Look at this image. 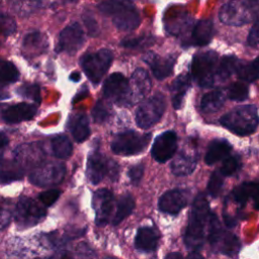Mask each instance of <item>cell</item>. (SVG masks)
Returning <instances> with one entry per match:
<instances>
[{
	"label": "cell",
	"mask_w": 259,
	"mask_h": 259,
	"mask_svg": "<svg viewBox=\"0 0 259 259\" xmlns=\"http://www.w3.org/2000/svg\"><path fill=\"white\" fill-rule=\"evenodd\" d=\"M209 214L208 202L205 196L199 193L193 201L184 235L185 246L192 253L198 252L203 245L204 228Z\"/></svg>",
	"instance_id": "1"
},
{
	"label": "cell",
	"mask_w": 259,
	"mask_h": 259,
	"mask_svg": "<svg viewBox=\"0 0 259 259\" xmlns=\"http://www.w3.org/2000/svg\"><path fill=\"white\" fill-rule=\"evenodd\" d=\"M98 8L103 14L112 18L113 24L119 30L132 31L140 25V14L130 0H105Z\"/></svg>",
	"instance_id": "2"
},
{
	"label": "cell",
	"mask_w": 259,
	"mask_h": 259,
	"mask_svg": "<svg viewBox=\"0 0 259 259\" xmlns=\"http://www.w3.org/2000/svg\"><path fill=\"white\" fill-rule=\"evenodd\" d=\"M223 126L238 136L253 134L259 123V116L254 105L238 106L220 118Z\"/></svg>",
	"instance_id": "3"
},
{
	"label": "cell",
	"mask_w": 259,
	"mask_h": 259,
	"mask_svg": "<svg viewBox=\"0 0 259 259\" xmlns=\"http://www.w3.org/2000/svg\"><path fill=\"white\" fill-rule=\"evenodd\" d=\"M258 13V0H231L221 8L220 19L225 24L240 26L253 21Z\"/></svg>",
	"instance_id": "4"
},
{
	"label": "cell",
	"mask_w": 259,
	"mask_h": 259,
	"mask_svg": "<svg viewBox=\"0 0 259 259\" xmlns=\"http://www.w3.org/2000/svg\"><path fill=\"white\" fill-rule=\"evenodd\" d=\"M218 60L217 53L212 51L198 53L193 57L191 73L200 87L207 88L213 84L219 66Z\"/></svg>",
	"instance_id": "5"
},
{
	"label": "cell",
	"mask_w": 259,
	"mask_h": 259,
	"mask_svg": "<svg viewBox=\"0 0 259 259\" xmlns=\"http://www.w3.org/2000/svg\"><path fill=\"white\" fill-rule=\"evenodd\" d=\"M112 53L107 49H101L96 53H89L82 57L81 66L93 84H98L110 67Z\"/></svg>",
	"instance_id": "6"
},
{
	"label": "cell",
	"mask_w": 259,
	"mask_h": 259,
	"mask_svg": "<svg viewBox=\"0 0 259 259\" xmlns=\"http://www.w3.org/2000/svg\"><path fill=\"white\" fill-rule=\"evenodd\" d=\"M151 140V134L140 135L127 131L117 135L111 142V150L118 155L131 156L143 152Z\"/></svg>",
	"instance_id": "7"
},
{
	"label": "cell",
	"mask_w": 259,
	"mask_h": 259,
	"mask_svg": "<svg viewBox=\"0 0 259 259\" xmlns=\"http://www.w3.org/2000/svg\"><path fill=\"white\" fill-rule=\"evenodd\" d=\"M166 107L165 97L158 93L140 105L136 112V122L141 128H149L162 117Z\"/></svg>",
	"instance_id": "8"
},
{
	"label": "cell",
	"mask_w": 259,
	"mask_h": 259,
	"mask_svg": "<svg viewBox=\"0 0 259 259\" xmlns=\"http://www.w3.org/2000/svg\"><path fill=\"white\" fill-rule=\"evenodd\" d=\"M66 174V167L60 162H49L37 166L30 174L29 180L32 184L45 187L61 183Z\"/></svg>",
	"instance_id": "9"
},
{
	"label": "cell",
	"mask_w": 259,
	"mask_h": 259,
	"mask_svg": "<svg viewBox=\"0 0 259 259\" xmlns=\"http://www.w3.org/2000/svg\"><path fill=\"white\" fill-rule=\"evenodd\" d=\"M46 217V210L33 199L21 197L17 202L14 219L18 227L30 228L38 224Z\"/></svg>",
	"instance_id": "10"
},
{
	"label": "cell",
	"mask_w": 259,
	"mask_h": 259,
	"mask_svg": "<svg viewBox=\"0 0 259 259\" xmlns=\"http://www.w3.org/2000/svg\"><path fill=\"white\" fill-rule=\"evenodd\" d=\"M128 91L130 81L121 73H112L103 85V96L120 105H126Z\"/></svg>",
	"instance_id": "11"
},
{
	"label": "cell",
	"mask_w": 259,
	"mask_h": 259,
	"mask_svg": "<svg viewBox=\"0 0 259 259\" xmlns=\"http://www.w3.org/2000/svg\"><path fill=\"white\" fill-rule=\"evenodd\" d=\"M84 41L85 37L82 27L76 22L72 23L61 31L57 45V52L75 54L82 48Z\"/></svg>",
	"instance_id": "12"
},
{
	"label": "cell",
	"mask_w": 259,
	"mask_h": 259,
	"mask_svg": "<svg viewBox=\"0 0 259 259\" xmlns=\"http://www.w3.org/2000/svg\"><path fill=\"white\" fill-rule=\"evenodd\" d=\"M113 194L108 189H98L92 198V207L95 211V223L97 226H104L108 223L113 207Z\"/></svg>",
	"instance_id": "13"
},
{
	"label": "cell",
	"mask_w": 259,
	"mask_h": 259,
	"mask_svg": "<svg viewBox=\"0 0 259 259\" xmlns=\"http://www.w3.org/2000/svg\"><path fill=\"white\" fill-rule=\"evenodd\" d=\"M151 79L146 70L137 69L130 80V91L126 105H133L140 102L148 95L151 90Z\"/></svg>",
	"instance_id": "14"
},
{
	"label": "cell",
	"mask_w": 259,
	"mask_h": 259,
	"mask_svg": "<svg viewBox=\"0 0 259 259\" xmlns=\"http://www.w3.org/2000/svg\"><path fill=\"white\" fill-rule=\"evenodd\" d=\"M177 149V136L174 132L168 131L159 135L153 146H152V156L159 162L164 163L172 158Z\"/></svg>",
	"instance_id": "15"
},
{
	"label": "cell",
	"mask_w": 259,
	"mask_h": 259,
	"mask_svg": "<svg viewBox=\"0 0 259 259\" xmlns=\"http://www.w3.org/2000/svg\"><path fill=\"white\" fill-rule=\"evenodd\" d=\"M111 161H107L97 150L90 153L87 160L86 175L91 183L98 184L108 174Z\"/></svg>",
	"instance_id": "16"
},
{
	"label": "cell",
	"mask_w": 259,
	"mask_h": 259,
	"mask_svg": "<svg viewBox=\"0 0 259 259\" xmlns=\"http://www.w3.org/2000/svg\"><path fill=\"white\" fill-rule=\"evenodd\" d=\"M186 204L187 193L182 189H172L165 192L158 202L159 209L169 214H177Z\"/></svg>",
	"instance_id": "17"
},
{
	"label": "cell",
	"mask_w": 259,
	"mask_h": 259,
	"mask_svg": "<svg viewBox=\"0 0 259 259\" xmlns=\"http://www.w3.org/2000/svg\"><path fill=\"white\" fill-rule=\"evenodd\" d=\"M144 61L150 66L154 76L159 80L167 78L172 73L175 63L173 57L161 58L152 52H149L144 56Z\"/></svg>",
	"instance_id": "18"
},
{
	"label": "cell",
	"mask_w": 259,
	"mask_h": 259,
	"mask_svg": "<svg viewBox=\"0 0 259 259\" xmlns=\"http://www.w3.org/2000/svg\"><path fill=\"white\" fill-rule=\"evenodd\" d=\"M36 110L37 107L35 104L22 102L6 108L3 111L2 118L7 123H17L31 119L35 115Z\"/></svg>",
	"instance_id": "19"
},
{
	"label": "cell",
	"mask_w": 259,
	"mask_h": 259,
	"mask_svg": "<svg viewBox=\"0 0 259 259\" xmlns=\"http://www.w3.org/2000/svg\"><path fill=\"white\" fill-rule=\"evenodd\" d=\"M158 239V234L153 228H140L135 238V247L142 252H153L157 248Z\"/></svg>",
	"instance_id": "20"
},
{
	"label": "cell",
	"mask_w": 259,
	"mask_h": 259,
	"mask_svg": "<svg viewBox=\"0 0 259 259\" xmlns=\"http://www.w3.org/2000/svg\"><path fill=\"white\" fill-rule=\"evenodd\" d=\"M233 197L236 202L244 204L249 198L254 200V207L259 210V184L255 182H245L236 187L233 192Z\"/></svg>",
	"instance_id": "21"
},
{
	"label": "cell",
	"mask_w": 259,
	"mask_h": 259,
	"mask_svg": "<svg viewBox=\"0 0 259 259\" xmlns=\"http://www.w3.org/2000/svg\"><path fill=\"white\" fill-rule=\"evenodd\" d=\"M231 151L232 146L227 140L215 139L211 141L210 144L208 145L204 161L207 165H212L215 162L228 157Z\"/></svg>",
	"instance_id": "22"
},
{
	"label": "cell",
	"mask_w": 259,
	"mask_h": 259,
	"mask_svg": "<svg viewBox=\"0 0 259 259\" xmlns=\"http://www.w3.org/2000/svg\"><path fill=\"white\" fill-rule=\"evenodd\" d=\"M196 167V158L193 154L186 152L179 153L171 163V170L177 176H185L194 171Z\"/></svg>",
	"instance_id": "23"
},
{
	"label": "cell",
	"mask_w": 259,
	"mask_h": 259,
	"mask_svg": "<svg viewBox=\"0 0 259 259\" xmlns=\"http://www.w3.org/2000/svg\"><path fill=\"white\" fill-rule=\"evenodd\" d=\"M213 35V23L210 19L198 20L192 30V42L195 46H206Z\"/></svg>",
	"instance_id": "24"
},
{
	"label": "cell",
	"mask_w": 259,
	"mask_h": 259,
	"mask_svg": "<svg viewBox=\"0 0 259 259\" xmlns=\"http://www.w3.org/2000/svg\"><path fill=\"white\" fill-rule=\"evenodd\" d=\"M23 51L27 53V55H38L44 53L48 48V40L45 34L33 31L28 33L22 45Z\"/></svg>",
	"instance_id": "25"
},
{
	"label": "cell",
	"mask_w": 259,
	"mask_h": 259,
	"mask_svg": "<svg viewBox=\"0 0 259 259\" xmlns=\"http://www.w3.org/2000/svg\"><path fill=\"white\" fill-rule=\"evenodd\" d=\"M70 130L76 142H84L90 135L88 119L85 114L77 113L70 118Z\"/></svg>",
	"instance_id": "26"
},
{
	"label": "cell",
	"mask_w": 259,
	"mask_h": 259,
	"mask_svg": "<svg viewBox=\"0 0 259 259\" xmlns=\"http://www.w3.org/2000/svg\"><path fill=\"white\" fill-rule=\"evenodd\" d=\"M227 93L223 90H213L204 94L201 98L200 107L204 113H213L222 108L225 103Z\"/></svg>",
	"instance_id": "27"
},
{
	"label": "cell",
	"mask_w": 259,
	"mask_h": 259,
	"mask_svg": "<svg viewBox=\"0 0 259 259\" xmlns=\"http://www.w3.org/2000/svg\"><path fill=\"white\" fill-rule=\"evenodd\" d=\"M189 87H190V76L186 73L179 75L171 84L170 89L172 92H174L172 103L175 109H178L181 107L183 97Z\"/></svg>",
	"instance_id": "28"
},
{
	"label": "cell",
	"mask_w": 259,
	"mask_h": 259,
	"mask_svg": "<svg viewBox=\"0 0 259 259\" xmlns=\"http://www.w3.org/2000/svg\"><path fill=\"white\" fill-rule=\"evenodd\" d=\"M212 246L217 247L219 252L223 254L233 255L238 253L241 245L238 238L235 235L223 231V233L220 235V237L217 239Z\"/></svg>",
	"instance_id": "29"
},
{
	"label": "cell",
	"mask_w": 259,
	"mask_h": 259,
	"mask_svg": "<svg viewBox=\"0 0 259 259\" xmlns=\"http://www.w3.org/2000/svg\"><path fill=\"white\" fill-rule=\"evenodd\" d=\"M135 208V199L131 194H124L122 195L116 205V211L113 217L112 224L114 226L120 224L126 217H128Z\"/></svg>",
	"instance_id": "30"
},
{
	"label": "cell",
	"mask_w": 259,
	"mask_h": 259,
	"mask_svg": "<svg viewBox=\"0 0 259 259\" xmlns=\"http://www.w3.org/2000/svg\"><path fill=\"white\" fill-rule=\"evenodd\" d=\"M52 150L57 158L67 159L71 156L73 147L67 136L59 135L52 140Z\"/></svg>",
	"instance_id": "31"
},
{
	"label": "cell",
	"mask_w": 259,
	"mask_h": 259,
	"mask_svg": "<svg viewBox=\"0 0 259 259\" xmlns=\"http://www.w3.org/2000/svg\"><path fill=\"white\" fill-rule=\"evenodd\" d=\"M241 61L235 56H226L222 59L218 66L217 76L221 80H225L229 78L232 74L237 72V69L240 65Z\"/></svg>",
	"instance_id": "32"
},
{
	"label": "cell",
	"mask_w": 259,
	"mask_h": 259,
	"mask_svg": "<svg viewBox=\"0 0 259 259\" xmlns=\"http://www.w3.org/2000/svg\"><path fill=\"white\" fill-rule=\"evenodd\" d=\"M10 6L18 15H28L38 9L44 0H9Z\"/></svg>",
	"instance_id": "33"
},
{
	"label": "cell",
	"mask_w": 259,
	"mask_h": 259,
	"mask_svg": "<svg viewBox=\"0 0 259 259\" xmlns=\"http://www.w3.org/2000/svg\"><path fill=\"white\" fill-rule=\"evenodd\" d=\"M19 78V72L14 64L8 61L0 60V83L9 84L16 82Z\"/></svg>",
	"instance_id": "34"
},
{
	"label": "cell",
	"mask_w": 259,
	"mask_h": 259,
	"mask_svg": "<svg viewBox=\"0 0 259 259\" xmlns=\"http://www.w3.org/2000/svg\"><path fill=\"white\" fill-rule=\"evenodd\" d=\"M22 177V170L18 163L1 164L0 165V180L2 182H9Z\"/></svg>",
	"instance_id": "35"
},
{
	"label": "cell",
	"mask_w": 259,
	"mask_h": 259,
	"mask_svg": "<svg viewBox=\"0 0 259 259\" xmlns=\"http://www.w3.org/2000/svg\"><path fill=\"white\" fill-rule=\"evenodd\" d=\"M236 73L241 80L247 81V82H253L259 78V70L255 67L253 62L251 63L241 62Z\"/></svg>",
	"instance_id": "36"
},
{
	"label": "cell",
	"mask_w": 259,
	"mask_h": 259,
	"mask_svg": "<svg viewBox=\"0 0 259 259\" xmlns=\"http://www.w3.org/2000/svg\"><path fill=\"white\" fill-rule=\"evenodd\" d=\"M228 97L235 101H243L247 99L249 94L248 86L243 82H236L228 88Z\"/></svg>",
	"instance_id": "37"
},
{
	"label": "cell",
	"mask_w": 259,
	"mask_h": 259,
	"mask_svg": "<svg viewBox=\"0 0 259 259\" xmlns=\"http://www.w3.org/2000/svg\"><path fill=\"white\" fill-rule=\"evenodd\" d=\"M154 42V38L152 36H139V37H132L125 38L121 41V46L127 49H142L151 46Z\"/></svg>",
	"instance_id": "38"
},
{
	"label": "cell",
	"mask_w": 259,
	"mask_h": 259,
	"mask_svg": "<svg viewBox=\"0 0 259 259\" xmlns=\"http://www.w3.org/2000/svg\"><path fill=\"white\" fill-rule=\"evenodd\" d=\"M223 182H224L223 173L220 170L213 171L207 183V190L211 196L215 197L220 193L223 186Z\"/></svg>",
	"instance_id": "39"
},
{
	"label": "cell",
	"mask_w": 259,
	"mask_h": 259,
	"mask_svg": "<svg viewBox=\"0 0 259 259\" xmlns=\"http://www.w3.org/2000/svg\"><path fill=\"white\" fill-rule=\"evenodd\" d=\"M109 115H110V110L107 107V105L102 101H98L92 109V117L94 121L97 123H102L106 121Z\"/></svg>",
	"instance_id": "40"
},
{
	"label": "cell",
	"mask_w": 259,
	"mask_h": 259,
	"mask_svg": "<svg viewBox=\"0 0 259 259\" xmlns=\"http://www.w3.org/2000/svg\"><path fill=\"white\" fill-rule=\"evenodd\" d=\"M240 160L238 156H228L225 158L220 171L223 173L224 176H231L238 170Z\"/></svg>",
	"instance_id": "41"
},
{
	"label": "cell",
	"mask_w": 259,
	"mask_h": 259,
	"mask_svg": "<svg viewBox=\"0 0 259 259\" xmlns=\"http://www.w3.org/2000/svg\"><path fill=\"white\" fill-rule=\"evenodd\" d=\"M18 94H20L23 97L30 98L33 101L39 103L40 102V91L39 87L35 84L31 85H23L18 88Z\"/></svg>",
	"instance_id": "42"
},
{
	"label": "cell",
	"mask_w": 259,
	"mask_h": 259,
	"mask_svg": "<svg viewBox=\"0 0 259 259\" xmlns=\"http://www.w3.org/2000/svg\"><path fill=\"white\" fill-rule=\"evenodd\" d=\"M60 194H61V191L58 190V189H50V190H47L45 192H41L38 196L39 200L41 201V203L46 206H51L53 205L57 200L58 198L60 197Z\"/></svg>",
	"instance_id": "43"
},
{
	"label": "cell",
	"mask_w": 259,
	"mask_h": 259,
	"mask_svg": "<svg viewBox=\"0 0 259 259\" xmlns=\"http://www.w3.org/2000/svg\"><path fill=\"white\" fill-rule=\"evenodd\" d=\"M16 28L15 21L8 15H0V30L3 34L8 35L14 32Z\"/></svg>",
	"instance_id": "44"
},
{
	"label": "cell",
	"mask_w": 259,
	"mask_h": 259,
	"mask_svg": "<svg viewBox=\"0 0 259 259\" xmlns=\"http://www.w3.org/2000/svg\"><path fill=\"white\" fill-rule=\"evenodd\" d=\"M83 20H84V24L87 28L88 34L91 36H96L99 33V27L98 24L96 22V20L94 19V17L89 14V13H84L83 14Z\"/></svg>",
	"instance_id": "45"
},
{
	"label": "cell",
	"mask_w": 259,
	"mask_h": 259,
	"mask_svg": "<svg viewBox=\"0 0 259 259\" xmlns=\"http://www.w3.org/2000/svg\"><path fill=\"white\" fill-rule=\"evenodd\" d=\"M127 174H128L130 179H131V182L136 186L139 185L141 180H142L143 174H144V165L143 164H138V165H135V166L131 167Z\"/></svg>",
	"instance_id": "46"
},
{
	"label": "cell",
	"mask_w": 259,
	"mask_h": 259,
	"mask_svg": "<svg viewBox=\"0 0 259 259\" xmlns=\"http://www.w3.org/2000/svg\"><path fill=\"white\" fill-rule=\"evenodd\" d=\"M248 44L253 48H259V17L257 18L249 32Z\"/></svg>",
	"instance_id": "47"
},
{
	"label": "cell",
	"mask_w": 259,
	"mask_h": 259,
	"mask_svg": "<svg viewBox=\"0 0 259 259\" xmlns=\"http://www.w3.org/2000/svg\"><path fill=\"white\" fill-rule=\"evenodd\" d=\"M88 95V90H87V88L85 87V88H83L79 93H77L76 95H75V97H74V100H73V102H76V101H80L81 99H84L86 96Z\"/></svg>",
	"instance_id": "48"
},
{
	"label": "cell",
	"mask_w": 259,
	"mask_h": 259,
	"mask_svg": "<svg viewBox=\"0 0 259 259\" xmlns=\"http://www.w3.org/2000/svg\"><path fill=\"white\" fill-rule=\"evenodd\" d=\"M224 221H225V224L227 227H234L236 225V220L234 217H231L229 214H224Z\"/></svg>",
	"instance_id": "49"
},
{
	"label": "cell",
	"mask_w": 259,
	"mask_h": 259,
	"mask_svg": "<svg viewBox=\"0 0 259 259\" xmlns=\"http://www.w3.org/2000/svg\"><path fill=\"white\" fill-rule=\"evenodd\" d=\"M8 144V138L6 137L5 134L0 133V149L4 148Z\"/></svg>",
	"instance_id": "50"
},
{
	"label": "cell",
	"mask_w": 259,
	"mask_h": 259,
	"mask_svg": "<svg viewBox=\"0 0 259 259\" xmlns=\"http://www.w3.org/2000/svg\"><path fill=\"white\" fill-rule=\"evenodd\" d=\"M80 78H81V75H80L79 72H73V73H71V75L69 76V79H70L71 81H73V82L79 81Z\"/></svg>",
	"instance_id": "51"
},
{
	"label": "cell",
	"mask_w": 259,
	"mask_h": 259,
	"mask_svg": "<svg viewBox=\"0 0 259 259\" xmlns=\"http://www.w3.org/2000/svg\"><path fill=\"white\" fill-rule=\"evenodd\" d=\"M8 98H10V94L5 90L0 89V99H8Z\"/></svg>",
	"instance_id": "52"
},
{
	"label": "cell",
	"mask_w": 259,
	"mask_h": 259,
	"mask_svg": "<svg viewBox=\"0 0 259 259\" xmlns=\"http://www.w3.org/2000/svg\"><path fill=\"white\" fill-rule=\"evenodd\" d=\"M173 257H182L179 253H171L166 256V258H173Z\"/></svg>",
	"instance_id": "53"
},
{
	"label": "cell",
	"mask_w": 259,
	"mask_h": 259,
	"mask_svg": "<svg viewBox=\"0 0 259 259\" xmlns=\"http://www.w3.org/2000/svg\"><path fill=\"white\" fill-rule=\"evenodd\" d=\"M253 64H254V65H255V67L259 70V56H258V57L253 61Z\"/></svg>",
	"instance_id": "54"
},
{
	"label": "cell",
	"mask_w": 259,
	"mask_h": 259,
	"mask_svg": "<svg viewBox=\"0 0 259 259\" xmlns=\"http://www.w3.org/2000/svg\"><path fill=\"white\" fill-rule=\"evenodd\" d=\"M65 2H69V3H76L78 0H63Z\"/></svg>",
	"instance_id": "55"
},
{
	"label": "cell",
	"mask_w": 259,
	"mask_h": 259,
	"mask_svg": "<svg viewBox=\"0 0 259 259\" xmlns=\"http://www.w3.org/2000/svg\"><path fill=\"white\" fill-rule=\"evenodd\" d=\"M1 108H2V104H0V110H1Z\"/></svg>",
	"instance_id": "56"
}]
</instances>
